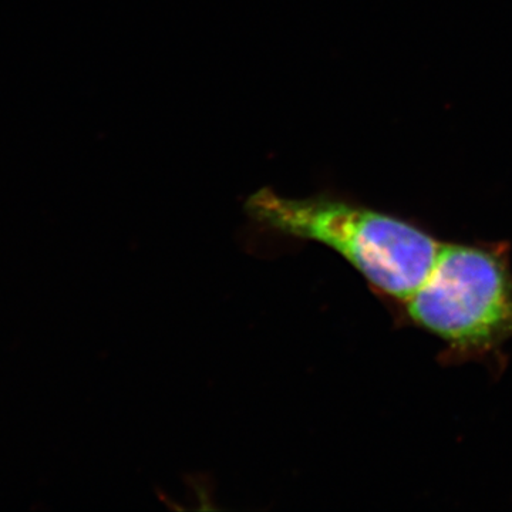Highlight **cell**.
Listing matches in <instances>:
<instances>
[{
  "label": "cell",
  "instance_id": "1",
  "mask_svg": "<svg viewBox=\"0 0 512 512\" xmlns=\"http://www.w3.org/2000/svg\"><path fill=\"white\" fill-rule=\"evenodd\" d=\"M245 211L268 231L338 252L377 292L400 305L424 284L443 247L410 222L332 194L289 198L262 188L245 202Z\"/></svg>",
  "mask_w": 512,
  "mask_h": 512
},
{
  "label": "cell",
  "instance_id": "2",
  "mask_svg": "<svg viewBox=\"0 0 512 512\" xmlns=\"http://www.w3.org/2000/svg\"><path fill=\"white\" fill-rule=\"evenodd\" d=\"M407 319L458 359L497 352L512 339V271L503 247L446 244L424 284L402 303Z\"/></svg>",
  "mask_w": 512,
  "mask_h": 512
}]
</instances>
